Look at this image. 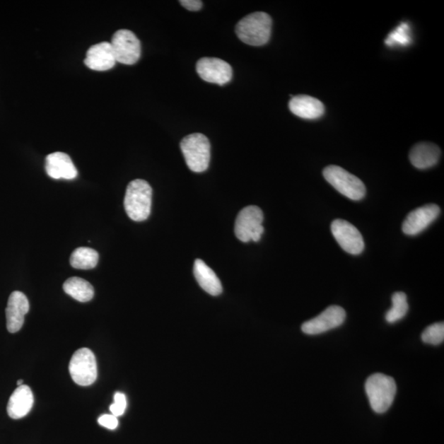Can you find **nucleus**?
Here are the masks:
<instances>
[{
	"label": "nucleus",
	"mask_w": 444,
	"mask_h": 444,
	"mask_svg": "<svg viewBox=\"0 0 444 444\" xmlns=\"http://www.w3.org/2000/svg\"><path fill=\"white\" fill-rule=\"evenodd\" d=\"M271 18L264 12L247 15L237 23L235 32L241 42L253 47L269 42L271 32Z\"/></svg>",
	"instance_id": "nucleus-1"
},
{
	"label": "nucleus",
	"mask_w": 444,
	"mask_h": 444,
	"mask_svg": "<svg viewBox=\"0 0 444 444\" xmlns=\"http://www.w3.org/2000/svg\"><path fill=\"white\" fill-rule=\"evenodd\" d=\"M153 189L144 180L131 181L126 189L124 209L131 220L144 221L149 218Z\"/></svg>",
	"instance_id": "nucleus-2"
},
{
	"label": "nucleus",
	"mask_w": 444,
	"mask_h": 444,
	"mask_svg": "<svg viewBox=\"0 0 444 444\" xmlns=\"http://www.w3.org/2000/svg\"><path fill=\"white\" fill-rule=\"evenodd\" d=\"M366 392L373 411L378 414L385 413L392 404L397 392L395 378L373 373L366 382Z\"/></svg>",
	"instance_id": "nucleus-3"
},
{
	"label": "nucleus",
	"mask_w": 444,
	"mask_h": 444,
	"mask_svg": "<svg viewBox=\"0 0 444 444\" xmlns=\"http://www.w3.org/2000/svg\"><path fill=\"white\" fill-rule=\"evenodd\" d=\"M180 148L189 170L196 173H201L209 168L211 145L205 135L192 134L186 136L181 141Z\"/></svg>",
	"instance_id": "nucleus-4"
},
{
	"label": "nucleus",
	"mask_w": 444,
	"mask_h": 444,
	"mask_svg": "<svg viewBox=\"0 0 444 444\" xmlns=\"http://www.w3.org/2000/svg\"><path fill=\"white\" fill-rule=\"evenodd\" d=\"M322 174L327 182L346 198L354 201L365 198L366 188L364 183L340 166H327Z\"/></svg>",
	"instance_id": "nucleus-5"
},
{
	"label": "nucleus",
	"mask_w": 444,
	"mask_h": 444,
	"mask_svg": "<svg viewBox=\"0 0 444 444\" xmlns=\"http://www.w3.org/2000/svg\"><path fill=\"white\" fill-rule=\"evenodd\" d=\"M264 216L259 206H249L242 209L235 224V234L240 241L248 243L250 240L258 242L264 234L262 226Z\"/></svg>",
	"instance_id": "nucleus-6"
},
{
	"label": "nucleus",
	"mask_w": 444,
	"mask_h": 444,
	"mask_svg": "<svg viewBox=\"0 0 444 444\" xmlns=\"http://www.w3.org/2000/svg\"><path fill=\"white\" fill-rule=\"evenodd\" d=\"M69 370L78 385H92L98 378V365L93 352L88 348H81L74 353Z\"/></svg>",
	"instance_id": "nucleus-7"
},
{
	"label": "nucleus",
	"mask_w": 444,
	"mask_h": 444,
	"mask_svg": "<svg viewBox=\"0 0 444 444\" xmlns=\"http://www.w3.org/2000/svg\"><path fill=\"white\" fill-rule=\"evenodd\" d=\"M116 62L132 65L141 57V42L136 35L127 29H121L113 35L110 42Z\"/></svg>",
	"instance_id": "nucleus-8"
},
{
	"label": "nucleus",
	"mask_w": 444,
	"mask_h": 444,
	"mask_svg": "<svg viewBox=\"0 0 444 444\" xmlns=\"http://www.w3.org/2000/svg\"><path fill=\"white\" fill-rule=\"evenodd\" d=\"M331 230L337 243L346 253L358 255L365 249V242L359 230L345 220L332 221Z\"/></svg>",
	"instance_id": "nucleus-9"
},
{
	"label": "nucleus",
	"mask_w": 444,
	"mask_h": 444,
	"mask_svg": "<svg viewBox=\"0 0 444 444\" xmlns=\"http://www.w3.org/2000/svg\"><path fill=\"white\" fill-rule=\"evenodd\" d=\"M346 311L337 305L327 307L319 316L303 324L301 329L308 335H319L336 329L345 322Z\"/></svg>",
	"instance_id": "nucleus-10"
},
{
	"label": "nucleus",
	"mask_w": 444,
	"mask_h": 444,
	"mask_svg": "<svg viewBox=\"0 0 444 444\" xmlns=\"http://www.w3.org/2000/svg\"><path fill=\"white\" fill-rule=\"evenodd\" d=\"M196 69L201 79L220 86L228 83L233 75L230 65L218 58H201Z\"/></svg>",
	"instance_id": "nucleus-11"
},
{
	"label": "nucleus",
	"mask_w": 444,
	"mask_h": 444,
	"mask_svg": "<svg viewBox=\"0 0 444 444\" xmlns=\"http://www.w3.org/2000/svg\"><path fill=\"white\" fill-rule=\"evenodd\" d=\"M440 214V206L427 204L409 214L402 224V231L408 235H416L425 230Z\"/></svg>",
	"instance_id": "nucleus-12"
},
{
	"label": "nucleus",
	"mask_w": 444,
	"mask_h": 444,
	"mask_svg": "<svg viewBox=\"0 0 444 444\" xmlns=\"http://www.w3.org/2000/svg\"><path fill=\"white\" fill-rule=\"evenodd\" d=\"M30 310L28 297L21 291L10 295L6 308L7 329L9 332H18L24 324V317Z\"/></svg>",
	"instance_id": "nucleus-13"
},
{
	"label": "nucleus",
	"mask_w": 444,
	"mask_h": 444,
	"mask_svg": "<svg viewBox=\"0 0 444 444\" xmlns=\"http://www.w3.org/2000/svg\"><path fill=\"white\" fill-rule=\"evenodd\" d=\"M116 59L110 42H100L90 47L86 54L84 64L95 71H107L115 67Z\"/></svg>",
	"instance_id": "nucleus-14"
},
{
	"label": "nucleus",
	"mask_w": 444,
	"mask_h": 444,
	"mask_svg": "<svg viewBox=\"0 0 444 444\" xmlns=\"http://www.w3.org/2000/svg\"><path fill=\"white\" fill-rule=\"evenodd\" d=\"M45 170L50 178L54 180H74L78 176V170L76 169L70 156L66 153H54L49 154L45 158Z\"/></svg>",
	"instance_id": "nucleus-15"
},
{
	"label": "nucleus",
	"mask_w": 444,
	"mask_h": 444,
	"mask_svg": "<svg viewBox=\"0 0 444 444\" xmlns=\"http://www.w3.org/2000/svg\"><path fill=\"white\" fill-rule=\"evenodd\" d=\"M289 108L298 117L316 119L325 114V105L320 100L307 95H298L291 98Z\"/></svg>",
	"instance_id": "nucleus-16"
},
{
	"label": "nucleus",
	"mask_w": 444,
	"mask_h": 444,
	"mask_svg": "<svg viewBox=\"0 0 444 444\" xmlns=\"http://www.w3.org/2000/svg\"><path fill=\"white\" fill-rule=\"evenodd\" d=\"M34 403L33 393L28 385L16 388L9 398L7 411L13 420H18L31 411Z\"/></svg>",
	"instance_id": "nucleus-17"
},
{
	"label": "nucleus",
	"mask_w": 444,
	"mask_h": 444,
	"mask_svg": "<svg viewBox=\"0 0 444 444\" xmlns=\"http://www.w3.org/2000/svg\"><path fill=\"white\" fill-rule=\"evenodd\" d=\"M441 151L431 143H420L414 146L410 151L411 164L417 169H428L436 165L440 159Z\"/></svg>",
	"instance_id": "nucleus-18"
},
{
	"label": "nucleus",
	"mask_w": 444,
	"mask_h": 444,
	"mask_svg": "<svg viewBox=\"0 0 444 444\" xmlns=\"http://www.w3.org/2000/svg\"><path fill=\"white\" fill-rule=\"evenodd\" d=\"M194 274L201 288L204 289L206 293L214 296L221 293L222 286L218 276L203 260H195Z\"/></svg>",
	"instance_id": "nucleus-19"
},
{
	"label": "nucleus",
	"mask_w": 444,
	"mask_h": 444,
	"mask_svg": "<svg viewBox=\"0 0 444 444\" xmlns=\"http://www.w3.org/2000/svg\"><path fill=\"white\" fill-rule=\"evenodd\" d=\"M63 288L65 293L79 302H88L94 297V288L92 284L80 277H70L64 282Z\"/></svg>",
	"instance_id": "nucleus-20"
},
{
	"label": "nucleus",
	"mask_w": 444,
	"mask_h": 444,
	"mask_svg": "<svg viewBox=\"0 0 444 444\" xmlns=\"http://www.w3.org/2000/svg\"><path fill=\"white\" fill-rule=\"evenodd\" d=\"M99 255L97 251L80 247L76 249L70 257V264L76 269L88 270L93 269L98 265Z\"/></svg>",
	"instance_id": "nucleus-21"
},
{
	"label": "nucleus",
	"mask_w": 444,
	"mask_h": 444,
	"mask_svg": "<svg viewBox=\"0 0 444 444\" xmlns=\"http://www.w3.org/2000/svg\"><path fill=\"white\" fill-rule=\"evenodd\" d=\"M392 306L387 312L385 319L390 324L399 321L404 317L408 312L409 305L407 296L404 292H396L392 297Z\"/></svg>",
	"instance_id": "nucleus-22"
},
{
	"label": "nucleus",
	"mask_w": 444,
	"mask_h": 444,
	"mask_svg": "<svg viewBox=\"0 0 444 444\" xmlns=\"http://www.w3.org/2000/svg\"><path fill=\"white\" fill-rule=\"evenodd\" d=\"M422 341L427 344L440 345L444 340V324L436 322L426 327L422 333Z\"/></svg>",
	"instance_id": "nucleus-23"
},
{
	"label": "nucleus",
	"mask_w": 444,
	"mask_h": 444,
	"mask_svg": "<svg viewBox=\"0 0 444 444\" xmlns=\"http://www.w3.org/2000/svg\"><path fill=\"white\" fill-rule=\"evenodd\" d=\"M411 42V37L409 35V27L406 23H402L393 31L386 40V44L392 45H407Z\"/></svg>",
	"instance_id": "nucleus-24"
},
{
	"label": "nucleus",
	"mask_w": 444,
	"mask_h": 444,
	"mask_svg": "<svg viewBox=\"0 0 444 444\" xmlns=\"http://www.w3.org/2000/svg\"><path fill=\"white\" fill-rule=\"evenodd\" d=\"M114 403L110 407V411L112 415L118 417L122 416L127 407V400L122 392H116L114 396Z\"/></svg>",
	"instance_id": "nucleus-25"
},
{
	"label": "nucleus",
	"mask_w": 444,
	"mask_h": 444,
	"mask_svg": "<svg viewBox=\"0 0 444 444\" xmlns=\"http://www.w3.org/2000/svg\"><path fill=\"white\" fill-rule=\"evenodd\" d=\"M98 423L100 426L112 431L115 430L119 425L117 417L113 415H109V414H105V415L100 416L98 419Z\"/></svg>",
	"instance_id": "nucleus-26"
},
{
	"label": "nucleus",
	"mask_w": 444,
	"mask_h": 444,
	"mask_svg": "<svg viewBox=\"0 0 444 444\" xmlns=\"http://www.w3.org/2000/svg\"><path fill=\"white\" fill-rule=\"evenodd\" d=\"M180 3L189 11H199L203 7V3L200 0H181Z\"/></svg>",
	"instance_id": "nucleus-27"
},
{
	"label": "nucleus",
	"mask_w": 444,
	"mask_h": 444,
	"mask_svg": "<svg viewBox=\"0 0 444 444\" xmlns=\"http://www.w3.org/2000/svg\"><path fill=\"white\" fill-rule=\"evenodd\" d=\"M17 385L18 387L23 385V380H19L17 382Z\"/></svg>",
	"instance_id": "nucleus-28"
}]
</instances>
